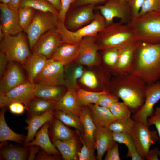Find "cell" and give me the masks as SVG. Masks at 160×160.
Masks as SVG:
<instances>
[{
    "label": "cell",
    "instance_id": "obj_51",
    "mask_svg": "<svg viewBox=\"0 0 160 160\" xmlns=\"http://www.w3.org/2000/svg\"><path fill=\"white\" fill-rule=\"evenodd\" d=\"M60 156H52L47 153L44 150H40L36 155V160H59L61 159ZM63 159V158H62Z\"/></svg>",
    "mask_w": 160,
    "mask_h": 160
},
{
    "label": "cell",
    "instance_id": "obj_24",
    "mask_svg": "<svg viewBox=\"0 0 160 160\" xmlns=\"http://www.w3.org/2000/svg\"><path fill=\"white\" fill-rule=\"evenodd\" d=\"M49 125V121L45 123L36 132L35 138L24 145H37L50 155L60 156V152L52 143L50 139L48 132Z\"/></svg>",
    "mask_w": 160,
    "mask_h": 160
},
{
    "label": "cell",
    "instance_id": "obj_1",
    "mask_svg": "<svg viewBox=\"0 0 160 160\" xmlns=\"http://www.w3.org/2000/svg\"><path fill=\"white\" fill-rule=\"evenodd\" d=\"M129 73L147 84L159 80L160 44H150L138 41Z\"/></svg>",
    "mask_w": 160,
    "mask_h": 160
},
{
    "label": "cell",
    "instance_id": "obj_43",
    "mask_svg": "<svg viewBox=\"0 0 160 160\" xmlns=\"http://www.w3.org/2000/svg\"><path fill=\"white\" fill-rule=\"evenodd\" d=\"M160 11V0H145L137 17L151 12Z\"/></svg>",
    "mask_w": 160,
    "mask_h": 160
},
{
    "label": "cell",
    "instance_id": "obj_34",
    "mask_svg": "<svg viewBox=\"0 0 160 160\" xmlns=\"http://www.w3.org/2000/svg\"><path fill=\"white\" fill-rule=\"evenodd\" d=\"M52 142L60 152L63 159L65 160L76 159L78 154L77 144L75 136L65 141L57 140Z\"/></svg>",
    "mask_w": 160,
    "mask_h": 160
},
{
    "label": "cell",
    "instance_id": "obj_45",
    "mask_svg": "<svg viewBox=\"0 0 160 160\" xmlns=\"http://www.w3.org/2000/svg\"><path fill=\"white\" fill-rule=\"evenodd\" d=\"M119 98L117 96L110 93L104 94L100 96L95 104L109 109L113 103L119 101Z\"/></svg>",
    "mask_w": 160,
    "mask_h": 160
},
{
    "label": "cell",
    "instance_id": "obj_13",
    "mask_svg": "<svg viewBox=\"0 0 160 160\" xmlns=\"http://www.w3.org/2000/svg\"><path fill=\"white\" fill-rule=\"evenodd\" d=\"M145 94V99L144 104L133 115L132 119L149 127L148 124V118L153 115V107L160 100V81L147 84Z\"/></svg>",
    "mask_w": 160,
    "mask_h": 160
},
{
    "label": "cell",
    "instance_id": "obj_6",
    "mask_svg": "<svg viewBox=\"0 0 160 160\" xmlns=\"http://www.w3.org/2000/svg\"><path fill=\"white\" fill-rule=\"evenodd\" d=\"M111 73L101 63L86 66L81 77L79 80V87L89 91L109 92Z\"/></svg>",
    "mask_w": 160,
    "mask_h": 160
},
{
    "label": "cell",
    "instance_id": "obj_56",
    "mask_svg": "<svg viewBox=\"0 0 160 160\" xmlns=\"http://www.w3.org/2000/svg\"><path fill=\"white\" fill-rule=\"evenodd\" d=\"M159 149L156 147L153 149L150 150L147 156L146 159L147 160H158Z\"/></svg>",
    "mask_w": 160,
    "mask_h": 160
},
{
    "label": "cell",
    "instance_id": "obj_59",
    "mask_svg": "<svg viewBox=\"0 0 160 160\" xmlns=\"http://www.w3.org/2000/svg\"><path fill=\"white\" fill-rule=\"evenodd\" d=\"M5 34L0 29V41H1L4 38Z\"/></svg>",
    "mask_w": 160,
    "mask_h": 160
},
{
    "label": "cell",
    "instance_id": "obj_47",
    "mask_svg": "<svg viewBox=\"0 0 160 160\" xmlns=\"http://www.w3.org/2000/svg\"><path fill=\"white\" fill-rule=\"evenodd\" d=\"M76 0H61V7L58 16L59 22L64 23L67 12Z\"/></svg>",
    "mask_w": 160,
    "mask_h": 160
},
{
    "label": "cell",
    "instance_id": "obj_8",
    "mask_svg": "<svg viewBox=\"0 0 160 160\" xmlns=\"http://www.w3.org/2000/svg\"><path fill=\"white\" fill-rule=\"evenodd\" d=\"M58 24V16L50 12L36 10L34 19L26 32L30 50L41 35L51 29L57 28Z\"/></svg>",
    "mask_w": 160,
    "mask_h": 160
},
{
    "label": "cell",
    "instance_id": "obj_40",
    "mask_svg": "<svg viewBox=\"0 0 160 160\" xmlns=\"http://www.w3.org/2000/svg\"><path fill=\"white\" fill-rule=\"evenodd\" d=\"M134 120L130 117L124 119H116L108 127L113 132H126L130 133Z\"/></svg>",
    "mask_w": 160,
    "mask_h": 160
},
{
    "label": "cell",
    "instance_id": "obj_14",
    "mask_svg": "<svg viewBox=\"0 0 160 160\" xmlns=\"http://www.w3.org/2000/svg\"><path fill=\"white\" fill-rule=\"evenodd\" d=\"M63 43L57 28L51 29L39 38L31 50L32 54H41L47 59L51 58L57 48Z\"/></svg>",
    "mask_w": 160,
    "mask_h": 160
},
{
    "label": "cell",
    "instance_id": "obj_4",
    "mask_svg": "<svg viewBox=\"0 0 160 160\" xmlns=\"http://www.w3.org/2000/svg\"><path fill=\"white\" fill-rule=\"evenodd\" d=\"M138 41L150 44H160V11L148 12L128 24Z\"/></svg>",
    "mask_w": 160,
    "mask_h": 160
},
{
    "label": "cell",
    "instance_id": "obj_60",
    "mask_svg": "<svg viewBox=\"0 0 160 160\" xmlns=\"http://www.w3.org/2000/svg\"><path fill=\"white\" fill-rule=\"evenodd\" d=\"M0 1L2 3L7 4L9 2L10 0H0Z\"/></svg>",
    "mask_w": 160,
    "mask_h": 160
},
{
    "label": "cell",
    "instance_id": "obj_50",
    "mask_svg": "<svg viewBox=\"0 0 160 160\" xmlns=\"http://www.w3.org/2000/svg\"><path fill=\"white\" fill-rule=\"evenodd\" d=\"M109 0H76L71 5L70 7H74L87 4H93L95 6L102 5L105 4Z\"/></svg>",
    "mask_w": 160,
    "mask_h": 160
},
{
    "label": "cell",
    "instance_id": "obj_11",
    "mask_svg": "<svg viewBox=\"0 0 160 160\" xmlns=\"http://www.w3.org/2000/svg\"><path fill=\"white\" fill-rule=\"evenodd\" d=\"M95 6L87 4L70 7L67 12L64 23L68 30L74 31L90 23L95 16Z\"/></svg>",
    "mask_w": 160,
    "mask_h": 160
},
{
    "label": "cell",
    "instance_id": "obj_62",
    "mask_svg": "<svg viewBox=\"0 0 160 160\" xmlns=\"http://www.w3.org/2000/svg\"><path fill=\"white\" fill-rule=\"evenodd\" d=\"M122 1H125V2H128L129 0H121Z\"/></svg>",
    "mask_w": 160,
    "mask_h": 160
},
{
    "label": "cell",
    "instance_id": "obj_29",
    "mask_svg": "<svg viewBox=\"0 0 160 160\" xmlns=\"http://www.w3.org/2000/svg\"><path fill=\"white\" fill-rule=\"evenodd\" d=\"M56 101L34 97L25 105L27 119L42 115L50 109H55Z\"/></svg>",
    "mask_w": 160,
    "mask_h": 160
},
{
    "label": "cell",
    "instance_id": "obj_57",
    "mask_svg": "<svg viewBox=\"0 0 160 160\" xmlns=\"http://www.w3.org/2000/svg\"><path fill=\"white\" fill-rule=\"evenodd\" d=\"M20 0H10L9 3L7 4L10 9L14 10L18 13Z\"/></svg>",
    "mask_w": 160,
    "mask_h": 160
},
{
    "label": "cell",
    "instance_id": "obj_27",
    "mask_svg": "<svg viewBox=\"0 0 160 160\" xmlns=\"http://www.w3.org/2000/svg\"><path fill=\"white\" fill-rule=\"evenodd\" d=\"M48 132L52 142L57 140L65 141L74 136L72 130L54 116L49 121Z\"/></svg>",
    "mask_w": 160,
    "mask_h": 160
},
{
    "label": "cell",
    "instance_id": "obj_19",
    "mask_svg": "<svg viewBox=\"0 0 160 160\" xmlns=\"http://www.w3.org/2000/svg\"><path fill=\"white\" fill-rule=\"evenodd\" d=\"M138 41L120 47L118 60L112 74L118 76L129 73Z\"/></svg>",
    "mask_w": 160,
    "mask_h": 160
},
{
    "label": "cell",
    "instance_id": "obj_58",
    "mask_svg": "<svg viewBox=\"0 0 160 160\" xmlns=\"http://www.w3.org/2000/svg\"><path fill=\"white\" fill-rule=\"evenodd\" d=\"M52 4L59 11L61 7V0H46Z\"/></svg>",
    "mask_w": 160,
    "mask_h": 160
},
{
    "label": "cell",
    "instance_id": "obj_26",
    "mask_svg": "<svg viewBox=\"0 0 160 160\" xmlns=\"http://www.w3.org/2000/svg\"><path fill=\"white\" fill-rule=\"evenodd\" d=\"M34 96L52 100L59 101L65 94L67 89L65 86H55L34 83Z\"/></svg>",
    "mask_w": 160,
    "mask_h": 160
},
{
    "label": "cell",
    "instance_id": "obj_31",
    "mask_svg": "<svg viewBox=\"0 0 160 160\" xmlns=\"http://www.w3.org/2000/svg\"><path fill=\"white\" fill-rule=\"evenodd\" d=\"M47 59L42 55L32 54L24 65L28 81L34 82L36 77L44 67Z\"/></svg>",
    "mask_w": 160,
    "mask_h": 160
},
{
    "label": "cell",
    "instance_id": "obj_18",
    "mask_svg": "<svg viewBox=\"0 0 160 160\" xmlns=\"http://www.w3.org/2000/svg\"><path fill=\"white\" fill-rule=\"evenodd\" d=\"M0 29L5 34L12 36L23 31L20 25L17 13L2 3L0 4Z\"/></svg>",
    "mask_w": 160,
    "mask_h": 160
},
{
    "label": "cell",
    "instance_id": "obj_5",
    "mask_svg": "<svg viewBox=\"0 0 160 160\" xmlns=\"http://www.w3.org/2000/svg\"><path fill=\"white\" fill-rule=\"evenodd\" d=\"M27 36L21 32L16 36L5 34L0 41V52L5 55L9 62H18L23 66L31 55Z\"/></svg>",
    "mask_w": 160,
    "mask_h": 160
},
{
    "label": "cell",
    "instance_id": "obj_30",
    "mask_svg": "<svg viewBox=\"0 0 160 160\" xmlns=\"http://www.w3.org/2000/svg\"><path fill=\"white\" fill-rule=\"evenodd\" d=\"M87 106L96 126L108 127L111 123L117 119L109 108L95 104H91Z\"/></svg>",
    "mask_w": 160,
    "mask_h": 160
},
{
    "label": "cell",
    "instance_id": "obj_44",
    "mask_svg": "<svg viewBox=\"0 0 160 160\" xmlns=\"http://www.w3.org/2000/svg\"><path fill=\"white\" fill-rule=\"evenodd\" d=\"M79 139L82 143L83 146L80 152H78L79 160H95L97 159L95 156L94 150L87 145L82 139L80 134H79Z\"/></svg>",
    "mask_w": 160,
    "mask_h": 160
},
{
    "label": "cell",
    "instance_id": "obj_42",
    "mask_svg": "<svg viewBox=\"0 0 160 160\" xmlns=\"http://www.w3.org/2000/svg\"><path fill=\"white\" fill-rule=\"evenodd\" d=\"M112 134L116 142L124 144L127 148L136 147L130 133L126 132H112Z\"/></svg>",
    "mask_w": 160,
    "mask_h": 160
},
{
    "label": "cell",
    "instance_id": "obj_35",
    "mask_svg": "<svg viewBox=\"0 0 160 160\" xmlns=\"http://www.w3.org/2000/svg\"><path fill=\"white\" fill-rule=\"evenodd\" d=\"M54 116L66 126L78 131H83V127L79 116L71 111L63 110H54Z\"/></svg>",
    "mask_w": 160,
    "mask_h": 160
},
{
    "label": "cell",
    "instance_id": "obj_9",
    "mask_svg": "<svg viewBox=\"0 0 160 160\" xmlns=\"http://www.w3.org/2000/svg\"><path fill=\"white\" fill-rule=\"evenodd\" d=\"M95 8L104 18L106 26L113 23L115 18L120 19L121 24H128L132 20L128 4L121 0H110L103 5L95 6Z\"/></svg>",
    "mask_w": 160,
    "mask_h": 160
},
{
    "label": "cell",
    "instance_id": "obj_39",
    "mask_svg": "<svg viewBox=\"0 0 160 160\" xmlns=\"http://www.w3.org/2000/svg\"><path fill=\"white\" fill-rule=\"evenodd\" d=\"M36 12V10L30 7L19 8L18 14L19 23L24 32L26 33L32 23Z\"/></svg>",
    "mask_w": 160,
    "mask_h": 160
},
{
    "label": "cell",
    "instance_id": "obj_49",
    "mask_svg": "<svg viewBox=\"0 0 160 160\" xmlns=\"http://www.w3.org/2000/svg\"><path fill=\"white\" fill-rule=\"evenodd\" d=\"M104 160H120L118 143H116L107 151Z\"/></svg>",
    "mask_w": 160,
    "mask_h": 160
},
{
    "label": "cell",
    "instance_id": "obj_15",
    "mask_svg": "<svg viewBox=\"0 0 160 160\" xmlns=\"http://www.w3.org/2000/svg\"><path fill=\"white\" fill-rule=\"evenodd\" d=\"M34 86V83L27 81L7 93L0 95V108L8 106L11 103L16 102L26 105L35 97Z\"/></svg>",
    "mask_w": 160,
    "mask_h": 160
},
{
    "label": "cell",
    "instance_id": "obj_17",
    "mask_svg": "<svg viewBox=\"0 0 160 160\" xmlns=\"http://www.w3.org/2000/svg\"><path fill=\"white\" fill-rule=\"evenodd\" d=\"M0 79V95L27 81L20 67L13 61L9 62L5 72Z\"/></svg>",
    "mask_w": 160,
    "mask_h": 160
},
{
    "label": "cell",
    "instance_id": "obj_16",
    "mask_svg": "<svg viewBox=\"0 0 160 160\" xmlns=\"http://www.w3.org/2000/svg\"><path fill=\"white\" fill-rule=\"evenodd\" d=\"M96 36L84 37L80 44V47L76 63L85 66L101 64V56L98 52L99 48L96 43Z\"/></svg>",
    "mask_w": 160,
    "mask_h": 160
},
{
    "label": "cell",
    "instance_id": "obj_54",
    "mask_svg": "<svg viewBox=\"0 0 160 160\" xmlns=\"http://www.w3.org/2000/svg\"><path fill=\"white\" fill-rule=\"evenodd\" d=\"M126 157H130L132 160H144L145 159L138 152L136 147L127 148Z\"/></svg>",
    "mask_w": 160,
    "mask_h": 160
},
{
    "label": "cell",
    "instance_id": "obj_48",
    "mask_svg": "<svg viewBox=\"0 0 160 160\" xmlns=\"http://www.w3.org/2000/svg\"><path fill=\"white\" fill-rule=\"evenodd\" d=\"M144 0H129L127 3L131 9V20L137 17Z\"/></svg>",
    "mask_w": 160,
    "mask_h": 160
},
{
    "label": "cell",
    "instance_id": "obj_21",
    "mask_svg": "<svg viewBox=\"0 0 160 160\" xmlns=\"http://www.w3.org/2000/svg\"><path fill=\"white\" fill-rule=\"evenodd\" d=\"M54 110H49L42 115L33 116L25 120V122L28 125L25 129L28 132L23 145L33 141L39 129L52 119Z\"/></svg>",
    "mask_w": 160,
    "mask_h": 160
},
{
    "label": "cell",
    "instance_id": "obj_10",
    "mask_svg": "<svg viewBox=\"0 0 160 160\" xmlns=\"http://www.w3.org/2000/svg\"><path fill=\"white\" fill-rule=\"evenodd\" d=\"M130 134L138 152L145 160L146 159L151 146L159 140L157 131L150 130L148 127L134 120Z\"/></svg>",
    "mask_w": 160,
    "mask_h": 160
},
{
    "label": "cell",
    "instance_id": "obj_3",
    "mask_svg": "<svg viewBox=\"0 0 160 160\" xmlns=\"http://www.w3.org/2000/svg\"><path fill=\"white\" fill-rule=\"evenodd\" d=\"M137 41L129 25L119 23L106 26L96 36V43L100 50L121 47Z\"/></svg>",
    "mask_w": 160,
    "mask_h": 160
},
{
    "label": "cell",
    "instance_id": "obj_41",
    "mask_svg": "<svg viewBox=\"0 0 160 160\" xmlns=\"http://www.w3.org/2000/svg\"><path fill=\"white\" fill-rule=\"evenodd\" d=\"M109 109L117 119H124L131 117V112L123 102H116L113 103Z\"/></svg>",
    "mask_w": 160,
    "mask_h": 160
},
{
    "label": "cell",
    "instance_id": "obj_37",
    "mask_svg": "<svg viewBox=\"0 0 160 160\" xmlns=\"http://www.w3.org/2000/svg\"><path fill=\"white\" fill-rule=\"evenodd\" d=\"M30 7L36 10L49 12L58 16L59 11L51 3L46 0H20L19 8Z\"/></svg>",
    "mask_w": 160,
    "mask_h": 160
},
{
    "label": "cell",
    "instance_id": "obj_2",
    "mask_svg": "<svg viewBox=\"0 0 160 160\" xmlns=\"http://www.w3.org/2000/svg\"><path fill=\"white\" fill-rule=\"evenodd\" d=\"M146 86L139 78L127 73L111 78L109 91L120 98L131 112L135 113L145 102Z\"/></svg>",
    "mask_w": 160,
    "mask_h": 160
},
{
    "label": "cell",
    "instance_id": "obj_38",
    "mask_svg": "<svg viewBox=\"0 0 160 160\" xmlns=\"http://www.w3.org/2000/svg\"><path fill=\"white\" fill-rule=\"evenodd\" d=\"M120 47L110 48L102 51L100 54L102 64L111 73L118 60Z\"/></svg>",
    "mask_w": 160,
    "mask_h": 160
},
{
    "label": "cell",
    "instance_id": "obj_61",
    "mask_svg": "<svg viewBox=\"0 0 160 160\" xmlns=\"http://www.w3.org/2000/svg\"><path fill=\"white\" fill-rule=\"evenodd\" d=\"M158 155L160 157V150H159L158 151Z\"/></svg>",
    "mask_w": 160,
    "mask_h": 160
},
{
    "label": "cell",
    "instance_id": "obj_25",
    "mask_svg": "<svg viewBox=\"0 0 160 160\" xmlns=\"http://www.w3.org/2000/svg\"><path fill=\"white\" fill-rule=\"evenodd\" d=\"M79 116L82 123L84 130V140L86 144L89 147L95 149V142L94 134L96 128L87 106L82 107Z\"/></svg>",
    "mask_w": 160,
    "mask_h": 160
},
{
    "label": "cell",
    "instance_id": "obj_46",
    "mask_svg": "<svg viewBox=\"0 0 160 160\" xmlns=\"http://www.w3.org/2000/svg\"><path fill=\"white\" fill-rule=\"evenodd\" d=\"M148 126L154 125L159 137L160 143V107H157L155 109L154 114L147 119Z\"/></svg>",
    "mask_w": 160,
    "mask_h": 160
},
{
    "label": "cell",
    "instance_id": "obj_33",
    "mask_svg": "<svg viewBox=\"0 0 160 160\" xmlns=\"http://www.w3.org/2000/svg\"><path fill=\"white\" fill-rule=\"evenodd\" d=\"M81 108L78 104L76 91L67 89L63 97L59 101L56 102L55 109L69 111L79 116Z\"/></svg>",
    "mask_w": 160,
    "mask_h": 160
},
{
    "label": "cell",
    "instance_id": "obj_20",
    "mask_svg": "<svg viewBox=\"0 0 160 160\" xmlns=\"http://www.w3.org/2000/svg\"><path fill=\"white\" fill-rule=\"evenodd\" d=\"M112 133V132L108 127L96 126L94 137L95 149L97 150V159L102 160L105 153L116 143L113 139Z\"/></svg>",
    "mask_w": 160,
    "mask_h": 160
},
{
    "label": "cell",
    "instance_id": "obj_22",
    "mask_svg": "<svg viewBox=\"0 0 160 160\" xmlns=\"http://www.w3.org/2000/svg\"><path fill=\"white\" fill-rule=\"evenodd\" d=\"M80 47V44L63 43L57 48L51 58L60 62L65 66L75 61Z\"/></svg>",
    "mask_w": 160,
    "mask_h": 160
},
{
    "label": "cell",
    "instance_id": "obj_12",
    "mask_svg": "<svg viewBox=\"0 0 160 160\" xmlns=\"http://www.w3.org/2000/svg\"><path fill=\"white\" fill-rule=\"evenodd\" d=\"M34 82L55 86H65L64 66L60 62L52 58L48 59Z\"/></svg>",
    "mask_w": 160,
    "mask_h": 160
},
{
    "label": "cell",
    "instance_id": "obj_55",
    "mask_svg": "<svg viewBox=\"0 0 160 160\" xmlns=\"http://www.w3.org/2000/svg\"><path fill=\"white\" fill-rule=\"evenodd\" d=\"M29 147V153L28 160H35L36 155L41 148L39 146L36 145H31Z\"/></svg>",
    "mask_w": 160,
    "mask_h": 160
},
{
    "label": "cell",
    "instance_id": "obj_28",
    "mask_svg": "<svg viewBox=\"0 0 160 160\" xmlns=\"http://www.w3.org/2000/svg\"><path fill=\"white\" fill-rule=\"evenodd\" d=\"M85 67L75 62L64 66L65 86L67 89L76 91L79 87L78 81L85 70Z\"/></svg>",
    "mask_w": 160,
    "mask_h": 160
},
{
    "label": "cell",
    "instance_id": "obj_23",
    "mask_svg": "<svg viewBox=\"0 0 160 160\" xmlns=\"http://www.w3.org/2000/svg\"><path fill=\"white\" fill-rule=\"evenodd\" d=\"M0 160H26L29 156V147L9 145L7 141L1 142Z\"/></svg>",
    "mask_w": 160,
    "mask_h": 160
},
{
    "label": "cell",
    "instance_id": "obj_53",
    "mask_svg": "<svg viewBox=\"0 0 160 160\" xmlns=\"http://www.w3.org/2000/svg\"><path fill=\"white\" fill-rule=\"evenodd\" d=\"M9 62L5 54L0 51V78L5 72Z\"/></svg>",
    "mask_w": 160,
    "mask_h": 160
},
{
    "label": "cell",
    "instance_id": "obj_36",
    "mask_svg": "<svg viewBox=\"0 0 160 160\" xmlns=\"http://www.w3.org/2000/svg\"><path fill=\"white\" fill-rule=\"evenodd\" d=\"M110 93L104 91L94 92L79 87L76 91V95L79 106L82 107L87 106L91 104H95L102 94Z\"/></svg>",
    "mask_w": 160,
    "mask_h": 160
},
{
    "label": "cell",
    "instance_id": "obj_52",
    "mask_svg": "<svg viewBox=\"0 0 160 160\" xmlns=\"http://www.w3.org/2000/svg\"><path fill=\"white\" fill-rule=\"evenodd\" d=\"M10 112L15 114L20 115L22 114L26 107L23 104L19 102H14L8 106Z\"/></svg>",
    "mask_w": 160,
    "mask_h": 160
},
{
    "label": "cell",
    "instance_id": "obj_32",
    "mask_svg": "<svg viewBox=\"0 0 160 160\" xmlns=\"http://www.w3.org/2000/svg\"><path fill=\"white\" fill-rule=\"evenodd\" d=\"M1 108L0 111V142L11 141L20 144H24L25 137L23 134H17L12 131L5 121L4 114L6 107Z\"/></svg>",
    "mask_w": 160,
    "mask_h": 160
},
{
    "label": "cell",
    "instance_id": "obj_7",
    "mask_svg": "<svg viewBox=\"0 0 160 160\" xmlns=\"http://www.w3.org/2000/svg\"><path fill=\"white\" fill-rule=\"evenodd\" d=\"M106 26L105 20L99 11L95 12L94 19L90 23L74 31L68 30L64 23L59 22L57 29L64 43L80 44L87 36H96Z\"/></svg>",
    "mask_w": 160,
    "mask_h": 160
}]
</instances>
